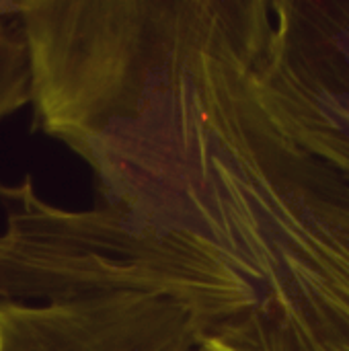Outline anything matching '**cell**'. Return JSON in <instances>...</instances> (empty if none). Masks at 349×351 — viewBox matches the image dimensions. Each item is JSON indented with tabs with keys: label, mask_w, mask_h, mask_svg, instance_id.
<instances>
[{
	"label": "cell",
	"mask_w": 349,
	"mask_h": 351,
	"mask_svg": "<svg viewBox=\"0 0 349 351\" xmlns=\"http://www.w3.org/2000/svg\"><path fill=\"white\" fill-rule=\"evenodd\" d=\"M265 25L245 6L218 27L163 138L152 218L189 296L195 351H349V177L261 103Z\"/></svg>",
	"instance_id": "1"
},
{
	"label": "cell",
	"mask_w": 349,
	"mask_h": 351,
	"mask_svg": "<svg viewBox=\"0 0 349 351\" xmlns=\"http://www.w3.org/2000/svg\"><path fill=\"white\" fill-rule=\"evenodd\" d=\"M255 86L288 138L349 177V0H269Z\"/></svg>",
	"instance_id": "2"
},
{
	"label": "cell",
	"mask_w": 349,
	"mask_h": 351,
	"mask_svg": "<svg viewBox=\"0 0 349 351\" xmlns=\"http://www.w3.org/2000/svg\"><path fill=\"white\" fill-rule=\"evenodd\" d=\"M31 103V56L19 16L0 21V119Z\"/></svg>",
	"instance_id": "3"
},
{
	"label": "cell",
	"mask_w": 349,
	"mask_h": 351,
	"mask_svg": "<svg viewBox=\"0 0 349 351\" xmlns=\"http://www.w3.org/2000/svg\"><path fill=\"white\" fill-rule=\"evenodd\" d=\"M27 0H19V2H12V0H0V21L2 19H12L16 14H21V10L25 8Z\"/></svg>",
	"instance_id": "4"
}]
</instances>
